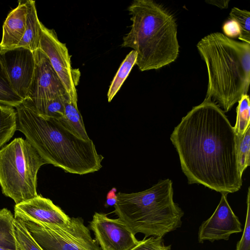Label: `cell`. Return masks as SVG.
<instances>
[{
	"mask_svg": "<svg viewBox=\"0 0 250 250\" xmlns=\"http://www.w3.org/2000/svg\"><path fill=\"white\" fill-rule=\"evenodd\" d=\"M170 139L188 184H201L221 194L241 188L236 135L224 111L212 100L205 98L194 106Z\"/></svg>",
	"mask_w": 250,
	"mask_h": 250,
	"instance_id": "cell-1",
	"label": "cell"
},
{
	"mask_svg": "<svg viewBox=\"0 0 250 250\" xmlns=\"http://www.w3.org/2000/svg\"><path fill=\"white\" fill-rule=\"evenodd\" d=\"M15 108L16 130L24 135L46 164L79 175L101 168L104 158L91 139L81 138L59 119L40 116L23 103Z\"/></svg>",
	"mask_w": 250,
	"mask_h": 250,
	"instance_id": "cell-2",
	"label": "cell"
},
{
	"mask_svg": "<svg viewBox=\"0 0 250 250\" xmlns=\"http://www.w3.org/2000/svg\"><path fill=\"white\" fill-rule=\"evenodd\" d=\"M127 10L132 24L121 46L136 52L140 70L158 69L174 62L180 46L174 16L153 0H134Z\"/></svg>",
	"mask_w": 250,
	"mask_h": 250,
	"instance_id": "cell-3",
	"label": "cell"
},
{
	"mask_svg": "<svg viewBox=\"0 0 250 250\" xmlns=\"http://www.w3.org/2000/svg\"><path fill=\"white\" fill-rule=\"evenodd\" d=\"M197 47L208 74L206 98L228 112L249 90L250 43L217 32L202 38Z\"/></svg>",
	"mask_w": 250,
	"mask_h": 250,
	"instance_id": "cell-4",
	"label": "cell"
},
{
	"mask_svg": "<svg viewBox=\"0 0 250 250\" xmlns=\"http://www.w3.org/2000/svg\"><path fill=\"white\" fill-rule=\"evenodd\" d=\"M113 211L134 234L163 237L181 226L184 213L173 200L172 182L161 180L145 190L119 192Z\"/></svg>",
	"mask_w": 250,
	"mask_h": 250,
	"instance_id": "cell-5",
	"label": "cell"
},
{
	"mask_svg": "<svg viewBox=\"0 0 250 250\" xmlns=\"http://www.w3.org/2000/svg\"><path fill=\"white\" fill-rule=\"evenodd\" d=\"M46 164L26 140L16 138L0 149V186L16 205L37 197V173Z\"/></svg>",
	"mask_w": 250,
	"mask_h": 250,
	"instance_id": "cell-6",
	"label": "cell"
},
{
	"mask_svg": "<svg viewBox=\"0 0 250 250\" xmlns=\"http://www.w3.org/2000/svg\"><path fill=\"white\" fill-rule=\"evenodd\" d=\"M21 221L43 250H101L81 217L64 226Z\"/></svg>",
	"mask_w": 250,
	"mask_h": 250,
	"instance_id": "cell-7",
	"label": "cell"
},
{
	"mask_svg": "<svg viewBox=\"0 0 250 250\" xmlns=\"http://www.w3.org/2000/svg\"><path fill=\"white\" fill-rule=\"evenodd\" d=\"M35 68L27 96L23 104L42 116L48 103L66 94L46 55L39 48L35 52Z\"/></svg>",
	"mask_w": 250,
	"mask_h": 250,
	"instance_id": "cell-8",
	"label": "cell"
},
{
	"mask_svg": "<svg viewBox=\"0 0 250 250\" xmlns=\"http://www.w3.org/2000/svg\"><path fill=\"white\" fill-rule=\"evenodd\" d=\"M41 29L39 48L49 59L70 99L78 102L76 87L80 81V71L72 67L66 44L59 40L55 30L47 28L42 22Z\"/></svg>",
	"mask_w": 250,
	"mask_h": 250,
	"instance_id": "cell-9",
	"label": "cell"
},
{
	"mask_svg": "<svg viewBox=\"0 0 250 250\" xmlns=\"http://www.w3.org/2000/svg\"><path fill=\"white\" fill-rule=\"evenodd\" d=\"M0 61L12 89L24 101L34 73V52L22 47L0 50Z\"/></svg>",
	"mask_w": 250,
	"mask_h": 250,
	"instance_id": "cell-10",
	"label": "cell"
},
{
	"mask_svg": "<svg viewBox=\"0 0 250 250\" xmlns=\"http://www.w3.org/2000/svg\"><path fill=\"white\" fill-rule=\"evenodd\" d=\"M89 229L101 250H130L139 241L121 220L105 213L95 212Z\"/></svg>",
	"mask_w": 250,
	"mask_h": 250,
	"instance_id": "cell-11",
	"label": "cell"
},
{
	"mask_svg": "<svg viewBox=\"0 0 250 250\" xmlns=\"http://www.w3.org/2000/svg\"><path fill=\"white\" fill-rule=\"evenodd\" d=\"M242 230L241 222L228 203L227 194L223 193L213 214L200 226L198 240L200 243L228 240L231 234Z\"/></svg>",
	"mask_w": 250,
	"mask_h": 250,
	"instance_id": "cell-12",
	"label": "cell"
},
{
	"mask_svg": "<svg viewBox=\"0 0 250 250\" xmlns=\"http://www.w3.org/2000/svg\"><path fill=\"white\" fill-rule=\"evenodd\" d=\"M14 217L21 221L64 226L69 223V217L49 199L40 195L15 205Z\"/></svg>",
	"mask_w": 250,
	"mask_h": 250,
	"instance_id": "cell-13",
	"label": "cell"
},
{
	"mask_svg": "<svg viewBox=\"0 0 250 250\" xmlns=\"http://www.w3.org/2000/svg\"><path fill=\"white\" fill-rule=\"evenodd\" d=\"M27 0L18 1V6L8 15L2 26L0 50L18 47L26 29Z\"/></svg>",
	"mask_w": 250,
	"mask_h": 250,
	"instance_id": "cell-14",
	"label": "cell"
},
{
	"mask_svg": "<svg viewBox=\"0 0 250 250\" xmlns=\"http://www.w3.org/2000/svg\"><path fill=\"white\" fill-rule=\"evenodd\" d=\"M26 3L25 31L18 47H22L35 52L39 47L41 22L38 17L35 1L27 0Z\"/></svg>",
	"mask_w": 250,
	"mask_h": 250,
	"instance_id": "cell-15",
	"label": "cell"
},
{
	"mask_svg": "<svg viewBox=\"0 0 250 250\" xmlns=\"http://www.w3.org/2000/svg\"><path fill=\"white\" fill-rule=\"evenodd\" d=\"M67 128L81 138L88 140L82 117L77 106V102L71 100L67 95L64 105V118L59 120Z\"/></svg>",
	"mask_w": 250,
	"mask_h": 250,
	"instance_id": "cell-16",
	"label": "cell"
},
{
	"mask_svg": "<svg viewBox=\"0 0 250 250\" xmlns=\"http://www.w3.org/2000/svg\"><path fill=\"white\" fill-rule=\"evenodd\" d=\"M14 216L6 208L0 209V248L19 250L16 239Z\"/></svg>",
	"mask_w": 250,
	"mask_h": 250,
	"instance_id": "cell-17",
	"label": "cell"
},
{
	"mask_svg": "<svg viewBox=\"0 0 250 250\" xmlns=\"http://www.w3.org/2000/svg\"><path fill=\"white\" fill-rule=\"evenodd\" d=\"M137 57L136 52L132 50L122 62L110 84L107 94L108 102H110L116 95L132 68L136 64Z\"/></svg>",
	"mask_w": 250,
	"mask_h": 250,
	"instance_id": "cell-18",
	"label": "cell"
},
{
	"mask_svg": "<svg viewBox=\"0 0 250 250\" xmlns=\"http://www.w3.org/2000/svg\"><path fill=\"white\" fill-rule=\"evenodd\" d=\"M16 128V109L0 104V147L12 137Z\"/></svg>",
	"mask_w": 250,
	"mask_h": 250,
	"instance_id": "cell-19",
	"label": "cell"
},
{
	"mask_svg": "<svg viewBox=\"0 0 250 250\" xmlns=\"http://www.w3.org/2000/svg\"><path fill=\"white\" fill-rule=\"evenodd\" d=\"M23 100L13 90L6 72L0 61V104L17 107Z\"/></svg>",
	"mask_w": 250,
	"mask_h": 250,
	"instance_id": "cell-20",
	"label": "cell"
},
{
	"mask_svg": "<svg viewBox=\"0 0 250 250\" xmlns=\"http://www.w3.org/2000/svg\"><path fill=\"white\" fill-rule=\"evenodd\" d=\"M236 108V121L233 128L236 136L241 138L250 126V101L248 94L242 96Z\"/></svg>",
	"mask_w": 250,
	"mask_h": 250,
	"instance_id": "cell-21",
	"label": "cell"
},
{
	"mask_svg": "<svg viewBox=\"0 0 250 250\" xmlns=\"http://www.w3.org/2000/svg\"><path fill=\"white\" fill-rule=\"evenodd\" d=\"M14 225L20 250H43L33 238L21 220L15 218Z\"/></svg>",
	"mask_w": 250,
	"mask_h": 250,
	"instance_id": "cell-22",
	"label": "cell"
},
{
	"mask_svg": "<svg viewBox=\"0 0 250 250\" xmlns=\"http://www.w3.org/2000/svg\"><path fill=\"white\" fill-rule=\"evenodd\" d=\"M238 165L241 176L250 165V126L241 138L236 136Z\"/></svg>",
	"mask_w": 250,
	"mask_h": 250,
	"instance_id": "cell-23",
	"label": "cell"
},
{
	"mask_svg": "<svg viewBox=\"0 0 250 250\" xmlns=\"http://www.w3.org/2000/svg\"><path fill=\"white\" fill-rule=\"evenodd\" d=\"M230 19L235 21L240 29L238 39L243 42L250 43V12L237 7H233L230 13Z\"/></svg>",
	"mask_w": 250,
	"mask_h": 250,
	"instance_id": "cell-24",
	"label": "cell"
},
{
	"mask_svg": "<svg viewBox=\"0 0 250 250\" xmlns=\"http://www.w3.org/2000/svg\"><path fill=\"white\" fill-rule=\"evenodd\" d=\"M67 95L66 93L50 101L41 116L62 119L64 118L65 101Z\"/></svg>",
	"mask_w": 250,
	"mask_h": 250,
	"instance_id": "cell-25",
	"label": "cell"
},
{
	"mask_svg": "<svg viewBox=\"0 0 250 250\" xmlns=\"http://www.w3.org/2000/svg\"><path fill=\"white\" fill-rule=\"evenodd\" d=\"M130 250H171V247L164 244L163 237L150 236L144 237Z\"/></svg>",
	"mask_w": 250,
	"mask_h": 250,
	"instance_id": "cell-26",
	"label": "cell"
},
{
	"mask_svg": "<svg viewBox=\"0 0 250 250\" xmlns=\"http://www.w3.org/2000/svg\"><path fill=\"white\" fill-rule=\"evenodd\" d=\"M250 187H249L247 199V214L244 228L241 238L237 244L236 250H250Z\"/></svg>",
	"mask_w": 250,
	"mask_h": 250,
	"instance_id": "cell-27",
	"label": "cell"
},
{
	"mask_svg": "<svg viewBox=\"0 0 250 250\" xmlns=\"http://www.w3.org/2000/svg\"><path fill=\"white\" fill-rule=\"evenodd\" d=\"M222 30L225 35L229 38L238 37L240 34V29L238 23L230 19L224 23Z\"/></svg>",
	"mask_w": 250,
	"mask_h": 250,
	"instance_id": "cell-28",
	"label": "cell"
},
{
	"mask_svg": "<svg viewBox=\"0 0 250 250\" xmlns=\"http://www.w3.org/2000/svg\"><path fill=\"white\" fill-rule=\"evenodd\" d=\"M117 189L115 188H111L107 193L105 207L114 206L117 202Z\"/></svg>",
	"mask_w": 250,
	"mask_h": 250,
	"instance_id": "cell-29",
	"label": "cell"
},
{
	"mask_svg": "<svg viewBox=\"0 0 250 250\" xmlns=\"http://www.w3.org/2000/svg\"><path fill=\"white\" fill-rule=\"evenodd\" d=\"M229 0H206V2L208 4L215 5L217 7L221 8H228L229 5Z\"/></svg>",
	"mask_w": 250,
	"mask_h": 250,
	"instance_id": "cell-30",
	"label": "cell"
},
{
	"mask_svg": "<svg viewBox=\"0 0 250 250\" xmlns=\"http://www.w3.org/2000/svg\"><path fill=\"white\" fill-rule=\"evenodd\" d=\"M0 250H13L5 249H3V248H0Z\"/></svg>",
	"mask_w": 250,
	"mask_h": 250,
	"instance_id": "cell-31",
	"label": "cell"
}]
</instances>
